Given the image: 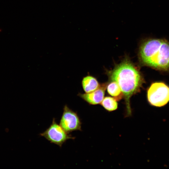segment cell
I'll use <instances>...</instances> for the list:
<instances>
[{"mask_svg": "<svg viewBox=\"0 0 169 169\" xmlns=\"http://www.w3.org/2000/svg\"><path fill=\"white\" fill-rule=\"evenodd\" d=\"M147 98L152 105H165L169 101V86L163 82L153 83L147 90Z\"/></svg>", "mask_w": 169, "mask_h": 169, "instance_id": "3", "label": "cell"}, {"mask_svg": "<svg viewBox=\"0 0 169 169\" xmlns=\"http://www.w3.org/2000/svg\"><path fill=\"white\" fill-rule=\"evenodd\" d=\"M109 77L120 87L125 100L126 116H130L131 114L130 99L142 86L144 81L141 74L137 67L126 59L110 72Z\"/></svg>", "mask_w": 169, "mask_h": 169, "instance_id": "1", "label": "cell"}, {"mask_svg": "<svg viewBox=\"0 0 169 169\" xmlns=\"http://www.w3.org/2000/svg\"><path fill=\"white\" fill-rule=\"evenodd\" d=\"M40 135L51 143L60 147L68 140L75 138V137L69 135L60 125L57 123L54 118L49 127Z\"/></svg>", "mask_w": 169, "mask_h": 169, "instance_id": "4", "label": "cell"}, {"mask_svg": "<svg viewBox=\"0 0 169 169\" xmlns=\"http://www.w3.org/2000/svg\"><path fill=\"white\" fill-rule=\"evenodd\" d=\"M59 125L68 133L74 131H81V122L77 112L70 109L67 105L64 107Z\"/></svg>", "mask_w": 169, "mask_h": 169, "instance_id": "5", "label": "cell"}, {"mask_svg": "<svg viewBox=\"0 0 169 169\" xmlns=\"http://www.w3.org/2000/svg\"><path fill=\"white\" fill-rule=\"evenodd\" d=\"M105 85H100L96 90L89 93H79L78 96L88 104L92 105L98 104L104 98Z\"/></svg>", "mask_w": 169, "mask_h": 169, "instance_id": "6", "label": "cell"}, {"mask_svg": "<svg viewBox=\"0 0 169 169\" xmlns=\"http://www.w3.org/2000/svg\"><path fill=\"white\" fill-rule=\"evenodd\" d=\"M107 90L108 93L113 96L116 100L120 99L123 94L117 83L115 81H112L107 86Z\"/></svg>", "mask_w": 169, "mask_h": 169, "instance_id": "8", "label": "cell"}, {"mask_svg": "<svg viewBox=\"0 0 169 169\" xmlns=\"http://www.w3.org/2000/svg\"><path fill=\"white\" fill-rule=\"evenodd\" d=\"M101 105L106 110L111 111L116 110L118 108V103L116 100L111 97H106L101 103Z\"/></svg>", "mask_w": 169, "mask_h": 169, "instance_id": "9", "label": "cell"}, {"mask_svg": "<svg viewBox=\"0 0 169 169\" xmlns=\"http://www.w3.org/2000/svg\"><path fill=\"white\" fill-rule=\"evenodd\" d=\"M81 85L85 93H89L97 89L100 85L97 79L91 75L84 77L81 81Z\"/></svg>", "mask_w": 169, "mask_h": 169, "instance_id": "7", "label": "cell"}, {"mask_svg": "<svg viewBox=\"0 0 169 169\" xmlns=\"http://www.w3.org/2000/svg\"><path fill=\"white\" fill-rule=\"evenodd\" d=\"M139 57L144 65L169 72V42L165 38L145 39L140 45Z\"/></svg>", "mask_w": 169, "mask_h": 169, "instance_id": "2", "label": "cell"}]
</instances>
